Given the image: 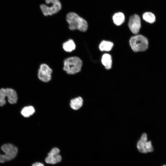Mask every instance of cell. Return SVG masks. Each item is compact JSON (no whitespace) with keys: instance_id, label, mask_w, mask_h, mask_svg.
<instances>
[{"instance_id":"6da1fadb","label":"cell","mask_w":166,"mask_h":166,"mask_svg":"<svg viewBox=\"0 0 166 166\" xmlns=\"http://www.w3.org/2000/svg\"><path fill=\"white\" fill-rule=\"evenodd\" d=\"M66 21L71 30H77L85 32L87 30L88 25L86 21L74 12L68 13L66 15Z\"/></svg>"},{"instance_id":"7a4b0ae2","label":"cell","mask_w":166,"mask_h":166,"mask_svg":"<svg viewBox=\"0 0 166 166\" xmlns=\"http://www.w3.org/2000/svg\"><path fill=\"white\" fill-rule=\"evenodd\" d=\"M82 65V60L77 57H71L64 61L63 69L67 73L74 74L79 72Z\"/></svg>"},{"instance_id":"3957f363","label":"cell","mask_w":166,"mask_h":166,"mask_svg":"<svg viewBox=\"0 0 166 166\" xmlns=\"http://www.w3.org/2000/svg\"><path fill=\"white\" fill-rule=\"evenodd\" d=\"M129 43L132 50L135 52L144 51L147 49L148 46V39L141 35L132 37L130 39Z\"/></svg>"},{"instance_id":"277c9868","label":"cell","mask_w":166,"mask_h":166,"mask_svg":"<svg viewBox=\"0 0 166 166\" xmlns=\"http://www.w3.org/2000/svg\"><path fill=\"white\" fill-rule=\"evenodd\" d=\"M46 4L50 6L42 4L40 6V9L45 16L52 15L58 13L61 8V4L59 0H45Z\"/></svg>"},{"instance_id":"5b68a950","label":"cell","mask_w":166,"mask_h":166,"mask_svg":"<svg viewBox=\"0 0 166 166\" xmlns=\"http://www.w3.org/2000/svg\"><path fill=\"white\" fill-rule=\"evenodd\" d=\"M137 147L139 151L142 153H147L153 151V148L151 141L147 140V135L144 133L138 141Z\"/></svg>"},{"instance_id":"8992f818","label":"cell","mask_w":166,"mask_h":166,"mask_svg":"<svg viewBox=\"0 0 166 166\" xmlns=\"http://www.w3.org/2000/svg\"><path fill=\"white\" fill-rule=\"evenodd\" d=\"M1 149L4 153V156L6 162L13 159L17 156L18 149L14 145L10 144H6L3 145Z\"/></svg>"},{"instance_id":"52a82bcc","label":"cell","mask_w":166,"mask_h":166,"mask_svg":"<svg viewBox=\"0 0 166 166\" xmlns=\"http://www.w3.org/2000/svg\"><path fill=\"white\" fill-rule=\"evenodd\" d=\"M52 70L51 68L45 64H41L38 71V77L41 81L47 82L51 79Z\"/></svg>"},{"instance_id":"ba28073f","label":"cell","mask_w":166,"mask_h":166,"mask_svg":"<svg viewBox=\"0 0 166 166\" xmlns=\"http://www.w3.org/2000/svg\"><path fill=\"white\" fill-rule=\"evenodd\" d=\"M128 26L132 32L137 34L141 27V20L140 16L137 14L131 16L129 20Z\"/></svg>"},{"instance_id":"9c48e42d","label":"cell","mask_w":166,"mask_h":166,"mask_svg":"<svg viewBox=\"0 0 166 166\" xmlns=\"http://www.w3.org/2000/svg\"><path fill=\"white\" fill-rule=\"evenodd\" d=\"M6 96L9 103L11 104L16 103L18 99L16 91L14 89L11 88H6Z\"/></svg>"},{"instance_id":"30bf717a","label":"cell","mask_w":166,"mask_h":166,"mask_svg":"<svg viewBox=\"0 0 166 166\" xmlns=\"http://www.w3.org/2000/svg\"><path fill=\"white\" fill-rule=\"evenodd\" d=\"M47 155L45 159L47 164H54L60 162L61 160V156L59 154L54 155L48 154Z\"/></svg>"},{"instance_id":"8fae6325","label":"cell","mask_w":166,"mask_h":166,"mask_svg":"<svg viewBox=\"0 0 166 166\" xmlns=\"http://www.w3.org/2000/svg\"><path fill=\"white\" fill-rule=\"evenodd\" d=\"M83 102V100L81 97H78L71 100L70 106L73 109L77 110L82 106Z\"/></svg>"},{"instance_id":"7c38bea8","label":"cell","mask_w":166,"mask_h":166,"mask_svg":"<svg viewBox=\"0 0 166 166\" xmlns=\"http://www.w3.org/2000/svg\"><path fill=\"white\" fill-rule=\"evenodd\" d=\"M101 62L106 69H110L111 68L112 65L111 56L108 53L103 54L102 57Z\"/></svg>"},{"instance_id":"4fadbf2b","label":"cell","mask_w":166,"mask_h":166,"mask_svg":"<svg viewBox=\"0 0 166 166\" xmlns=\"http://www.w3.org/2000/svg\"><path fill=\"white\" fill-rule=\"evenodd\" d=\"M125 16L122 12H119L115 13L113 17V20L114 23L117 26L121 25L124 22Z\"/></svg>"},{"instance_id":"5bb4252c","label":"cell","mask_w":166,"mask_h":166,"mask_svg":"<svg viewBox=\"0 0 166 166\" xmlns=\"http://www.w3.org/2000/svg\"><path fill=\"white\" fill-rule=\"evenodd\" d=\"M62 47L66 52H70L76 48V45L73 40L70 39L63 44Z\"/></svg>"},{"instance_id":"9a60e30c","label":"cell","mask_w":166,"mask_h":166,"mask_svg":"<svg viewBox=\"0 0 166 166\" xmlns=\"http://www.w3.org/2000/svg\"><path fill=\"white\" fill-rule=\"evenodd\" d=\"M113 46V42L108 41H103L99 45V48L101 51H109L111 50Z\"/></svg>"},{"instance_id":"2e32d148","label":"cell","mask_w":166,"mask_h":166,"mask_svg":"<svg viewBox=\"0 0 166 166\" xmlns=\"http://www.w3.org/2000/svg\"><path fill=\"white\" fill-rule=\"evenodd\" d=\"M143 19L147 22L152 23L156 21V17L155 15L151 12H146L143 15Z\"/></svg>"},{"instance_id":"e0dca14e","label":"cell","mask_w":166,"mask_h":166,"mask_svg":"<svg viewBox=\"0 0 166 166\" xmlns=\"http://www.w3.org/2000/svg\"><path fill=\"white\" fill-rule=\"evenodd\" d=\"M35 112L34 108L31 106L24 107L21 111V114L25 117H29Z\"/></svg>"},{"instance_id":"ac0fdd59","label":"cell","mask_w":166,"mask_h":166,"mask_svg":"<svg viewBox=\"0 0 166 166\" xmlns=\"http://www.w3.org/2000/svg\"><path fill=\"white\" fill-rule=\"evenodd\" d=\"M6 97V88L0 89V106H3L6 103L5 98Z\"/></svg>"},{"instance_id":"d6986e66","label":"cell","mask_w":166,"mask_h":166,"mask_svg":"<svg viewBox=\"0 0 166 166\" xmlns=\"http://www.w3.org/2000/svg\"><path fill=\"white\" fill-rule=\"evenodd\" d=\"M60 150L59 148H54L52 149L50 152L48 154L51 155H57L59 154Z\"/></svg>"},{"instance_id":"ffe728a7","label":"cell","mask_w":166,"mask_h":166,"mask_svg":"<svg viewBox=\"0 0 166 166\" xmlns=\"http://www.w3.org/2000/svg\"><path fill=\"white\" fill-rule=\"evenodd\" d=\"M32 166H44L43 164L40 162H35L32 164Z\"/></svg>"},{"instance_id":"44dd1931","label":"cell","mask_w":166,"mask_h":166,"mask_svg":"<svg viewBox=\"0 0 166 166\" xmlns=\"http://www.w3.org/2000/svg\"><path fill=\"white\" fill-rule=\"evenodd\" d=\"M0 163H4L2 156V154H1L0 152Z\"/></svg>"},{"instance_id":"7402d4cb","label":"cell","mask_w":166,"mask_h":166,"mask_svg":"<svg viewBox=\"0 0 166 166\" xmlns=\"http://www.w3.org/2000/svg\"><path fill=\"white\" fill-rule=\"evenodd\" d=\"M163 166H166V165H163Z\"/></svg>"}]
</instances>
